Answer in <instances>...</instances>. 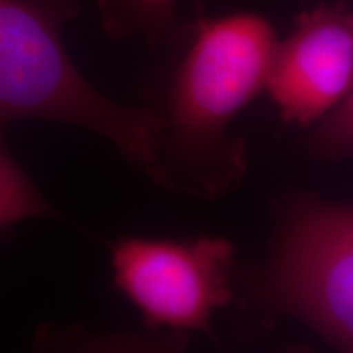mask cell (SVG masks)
Instances as JSON below:
<instances>
[{
  "label": "cell",
  "mask_w": 353,
  "mask_h": 353,
  "mask_svg": "<svg viewBox=\"0 0 353 353\" xmlns=\"http://www.w3.org/2000/svg\"><path fill=\"white\" fill-rule=\"evenodd\" d=\"M276 41L257 13L198 21L161 105L152 107L161 118L154 183L206 201L241 187L249 157L232 125L265 92Z\"/></svg>",
  "instance_id": "cell-1"
},
{
  "label": "cell",
  "mask_w": 353,
  "mask_h": 353,
  "mask_svg": "<svg viewBox=\"0 0 353 353\" xmlns=\"http://www.w3.org/2000/svg\"><path fill=\"white\" fill-rule=\"evenodd\" d=\"M79 0H0V126L39 120L72 125L107 139L152 179L161 118L92 85L70 59L63 30Z\"/></svg>",
  "instance_id": "cell-2"
},
{
  "label": "cell",
  "mask_w": 353,
  "mask_h": 353,
  "mask_svg": "<svg viewBox=\"0 0 353 353\" xmlns=\"http://www.w3.org/2000/svg\"><path fill=\"white\" fill-rule=\"evenodd\" d=\"M255 290L267 307L353 352V205L306 192L281 198Z\"/></svg>",
  "instance_id": "cell-3"
},
{
  "label": "cell",
  "mask_w": 353,
  "mask_h": 353,
  "mask_svg": "<svg viewBox=\"0 0 353 353\" xmlns=\"http://www.w3.org/2000/svg\"><path fill=\"white\" fill-rule=\"evenodd\" d=\"M234 257L232 242L218 236L123 237L112 245L113 281L156 332L213 335L216 312L234 298Z\"/></svg>",
  "instance_id": "cell-4"
},
{
  "label": "cell",
  "mask_w": 353,
  "mask_h": 353,
  "mask_svg": "<svg viewBox=\"0 0 353 353\" xmlns=\"http://www.w3.org/2000/svg\"><path fill=\"white\" fill-rule=\"evenodd\" d=\"M353 85V10L343 0L303 12L278 39L265 92L281 120L311 126L327 117Z\"/></svg>",
  "instance_id": "cell-5"
},
{
  "label": "cell",
  "mask_w": 353,
  "mask_h": 353,
  "mask_svg": "<svg viewBox=\"0 0 353 353\" xmlns=\"http://www.w3.org/2000/svg\"><path fill=\"white\" fill-rule=\"evenodd\" d=\"M179 0H97L105 32L114 38L157 43L175 20Z\"/></svg>",
  "instance_id": "cell-6"
},
{
  "label": "cell",
  "mask_w": 353,
  "mask_h": 353,
  "mask_svg": "<svg viewBox=\"0 0 353 353\" xmlns=\"http://www.w3.org/2000/svg\"><path fill=\"white\" fill-rule=\"evenodd\" d=\"M54 214L51 203L8 152L0 134V232L23 221Z\"/></svg>",
  "instance_id": "cell-7"
},
{
  "label": "cell",
  "mask_w": 353,
  "mask_h": 353,
  "mask_svg": "<svg viewBox=\"0 0 353 353\" xmlns=\"http://www.w3.org/2000/svg\"><path fill=\"white\" fill-rule=\"evenodd\" d=\"M301 149L321 161L353 157V85L345 99L309 131Z\"/></svg>",
  "instance_id": "cell-8"
}]
</instances>
